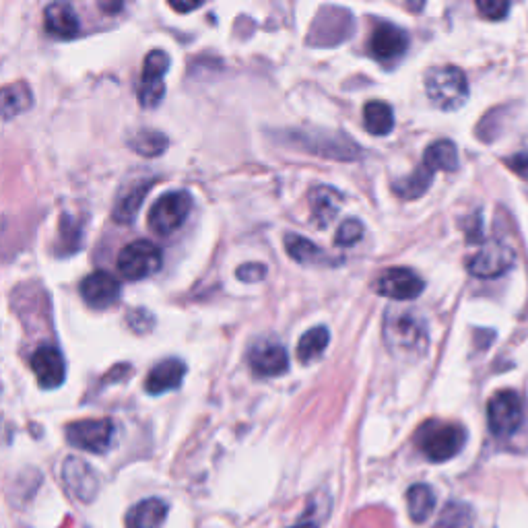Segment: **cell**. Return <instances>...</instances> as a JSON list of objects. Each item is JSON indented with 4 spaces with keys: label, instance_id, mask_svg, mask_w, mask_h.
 Returning a JSON list of instances; mask_svg holds the SVG:
<instances>
[{
    "label": "cell",
    "instance_id": "19",
    "mask_svg": "<svg viewBox=\"0 0 528 528\" xmlns=\"http://www.w3.org/2000/svg\"><path fill=\"white\" fill-rule=\"evenodd\" d=\"M165 516H168V504L159 498H151L128 510L126 526L128 528H159Z\"/></svg>",
    "mask_w": 528,
    "mask_h": 528
},
{
    "label": "cell",
    "instance_id": "8",
    "mask_svg": "<svg viewBox=\"0 0 528 528\" xmlns=\"http://www.w3.org/2000/svg\"><path fill=\"white\" fill-rule=\"evenodd\" d=\"M514 250L502 240H487L469 258V273L479 279H495L508 273L514 264Z\"/></svg>",
    "mask_w": 528,
    "mask_h": 528
},
{
    "label": "cell",
    "instance_id": "17",
    "mask_svg": "<svg viewBox=\"0 0 528 528\" xmlns=\"http://www.w3.org/2000/svg\"><path fill=\"white\" fill-rule=\"evenodd\" d=\"M44 25L50 36L58 40H73L81 29L75 9L66 3H52L44 11Z\"/></svg>",
    "mask_w": 528,
    "mask_h": 528
},
{
    "label": "cell",
    "instance_id": "26",
    "mask_svg": "<svg viewBox=\"0 0 528 528\" xmlns=\"http://www.w3.org/2000/svg\"><path fill=\"white\" fill-rule=\"evenodd\" d=\"M285 250L295 262H300V264H318L320 260H324V252L314 242L302 236L289 234L285 238Z\"/></svg>",
    "mask_w": 528,
    "mask_h": 528
},
{
    "label": "cell",
    "instance_id": "9",
    "mask_svg": "<svg viewBox=\"0 0 528 528\" xmlns=\"http://www.w3.org/2000/svg\"><path fill=\"white\" fill-rule=\"evenodd\" d=\"M170 69V56L163 50H153L147 54L143 64V75L139 83V104L143 108H155L161 104L165 95V83L163 77Z\"/></svg>",
    "mask_w": 528,
    "mask_h": 528
},
{
    "label": "cell",
    "instance_id": "3",
    "mask_svg": "<svg viewBox=\"0 0 528 528\" xmlns=\"http://www.w3.org/2000/svg\"><path fill=\"white\" fill-rule=\"evenodd\" d=\"M467 442L465 427L456 423L429 421L417 432L419 450L432 462H446L454 458Z\"/></svg>",
    "mask_w": 528,
    "mask_h": 528
},
{
    "label": "cell",
    "instance_id": "10",
    "mask_svg": "<svg viewBox=\"0 0 528 528\" xmlns=\"http://www.w3.org/2000/svg\"><path fill=\"white\" fill-rule=\"evenodd\" d=\"M374 289L380 295L390 297V300L409 302V300H415V297H419L423 293L425 283L415 271L405 269V267H394V269H386L378 275Z\"/></svg>",
    "mask_w": 528,
    "mask_h": 528
},
{
    "label": "cell",
    "instance_id": "1",
    "mask_svg": "<svg viewBox=\"0 0 528 528\" xmlns=\"http://www.w3.org/2000/svg\"><path fill=\"white\" fill-rule=\"evenodd\" d=\"M384 343L396 357L417 359L429 345L427 326L411 310L388 308L384 316Z\"/></svg>",
    "mask_w": 528,
    "mask_h": 528
},
{
    "label": "cell",
    "instance_id": "23",
    "mask_svg": "<svg viewBox=\"0 0 528 528\" xmlns=\"http://www.w3.org/2000/svg\"><path fill=\"white\" fill-rule=\"evenodd\" d=\"M363 124L374 137H386L394 128V112L384 102H368L363 108Z\"/></svg>",
    "mask_w": 528,
    "mask_h": 528
},
{
    "label": "cell",
    "instance_id": "31",
    "mask_svg": "<svg viewBox=\"0 0 528 528\" xmlns=\"http://www.w3.org/2000/svg\"><path fill=\"white\" fill-rule=\"evenodd\" d=\"M477 11L491 21H500L508 15L510 5L508 3H495V0H479L477 3Z\"/></svg>",
    "mask_w": 528,
    "mask_h": 528
},
{
    "label": "cell",
    "instance_id": "12",
    "mask_svg": "<svg viewBox=\"0 0 528 528\" xmlns=\"http://www.w3.org/2000/svg\"><path fill=\"white\" fill-rule=\"evenodd\" d=\"M62 479L69 491L83 504H91L99 491V479L85 460L69 456L62 465Z\"/></svg>",
    "mask_w": 528,
    "mask_h": 528
},
{
    "label": "cell",
    "instance_id": "33",
    "mask_svg": "<svg viewBox=\"0 0 528 528\" xmlns=\"http://www.w3.org/2000/svg\"><path fill=\"white\" fill-rule=\"evenodd\" d=\"M128 324L137 330V333H147L153 326V316L147 310H132L128 314Z\"/></svg>",
    "mask_w": 528,
    "mask_h": 528
},
{
    "label": "cell",
    "instance_id": "35",
    "mask_svg": "<svg viewBox=\"0 0 528 528\" xmlns=\"http://www.w3.org/2000/svg\"><path fill=\"white\" fill-rule=\"evenodd\" d=\"M291 528H318V524L312 522V518H306V522H300V524H295Z\"/></svg>",
    "mask_w": 528,
    "mask_h": 528
},
{
    "label": "cell",
    "instance_id": "2",
    "mask_svg": "<svg viewBox=\"0 0 528 528\" xmlns=\"http://www.w3.org/2000/svg\"><path fill=\"white\" fill-rule=\"evenodd\" d=\"M425 93L436 108L452 112L467 102L469 83L458 66H434L425 77Z\"/></svg>",
    "mask_w": 528,
    "mask_h": 528
},
{
    "label": "cell",
    "instance_id": "25",
    "mask_svg": "<svg viewBox=\"0 0 528 528\" xmlns=\"http://www.w3.org/2000/svg\"><path fill=\"white\" fill-rule=\"evenodd\" d=\"M128 145L143 157H157L168 147V137L161 135L159 130H139L128 139Z\"/></svg>",
    "mask_w": 528,
    "mask_h": 528
},
{
    "label": "cell",
    "instance_id": "15",
    "mask_svg": "<svg viewBox=\"0 0 528 528\" xmlns=\"http://www.w3.org/2000/svg\"><path fill=\"white\" fill-rule=\"evenodd\" d=\"M409 48V36L401 29L392 23H380L374 33H372V40H370V50L378 60H396L401 58Z\"/></svg>",
    "mask_w": 528,
    "mask_h": 528
},
{
    "label": "cell",
    "instance_id": "36",
    "mask_svg": "<svg viewBox=\"0 0 528 528\" xmlns=\"http://www.w3.org/2000/svg\"><path fill=\"white\" fill-rule=\"evenodd\" d=\"M99 9H102V11H120L122 9V5H106V3H102V5H99Z\"/></svg>",
    "mask_w": 528,
    "mask_h": 528
},
{
    "label": "cell",
    "instance_id": "28",
    "mask_svg": "<svg viewBox=\"0 0 528 528\" xmlns=\"http://www.w3.org/2000/svg\"><path fill=\"white\" fill-rule=\"evenodd\" d=\"M432 178L434 174L429 172L425 165H419V170H415V174H411L409 178L396 182L394 190L399 192L407 201H415V198L423 196L427 192V188L432 186Z\"/></svg>",
    "mask_w": 528,
    "mask_h": 528
},
{
    "label": "cell",
    "instance_id": "30",
    "mask_svg": "<svg viewBox=\"0 0 528 528\" xmlns=\"http://www.w3.org/2000/svg\"><path fill=\"white\" fill-rule=\"evenodd\" d=\"M363 238V225L357 219H347L341 223L337 236H335V244L337 246H353Z\"/></svg>",
    "mask_w": 528,
    "mask_h": 528
},
{
    "label": "cell",
    "instance_id": "29",
    "mask_svg": "<svg viewBox=\"0 0 528 528\" xmlns=\"http://www.w3.org/2000/svg\"><path fill=\"white\" fill-rule=\"evenodd\" d=\"M471 522V510L465 504L452 502L440 516V528H465Z\"/></svg>",
    "mask_w": 528,
    "mask_h": 528
},
{
    "label": "cell",
    "instance_id": "6",
    "mask_svg": "<svg viewBox=\"0 0 528 528\" xmlns=\"http://www.w3.org/2000/svg\"><path fill=\"white\" fill-rule=\"evenodd\" d=\"M161 269V250L149 240H137L118 254V271L124 279L141 281Z\"/></svg>",
    "mask_w": 528,
    "mask_h": 528
},
{
    "label": "cell",
    "instance_id": "13",
    "mask_svg": "<svg viewBox=\"0 0 528 528\" xmlns=\"http://www.w3.org/2000/svg\"><path fill=\"white\" fill-rule=\"evenodd\" d=\"M81 295L87 306L95 310H106L118 302L120 281L108 271H95L81 281Z\"/></svg>",
    "mask_w": 528,
    "mask_h": 528
},
{
    "label": "cell",
    "instance_id": "21",
    "mask_svg": "<svg viewBox=\"0 0 528 528\" xmlns=\"http://www.w3.org/2000/svg\"><path fill=\"white\" fill-rule=\"evenodd\" d=\"M149 190H151V184L141 182V184L132 186L126 194H122L118 198L114 211H112L114 221L122 223V225H128V223L135 221V217H137V213H139V209H141V205H143Z\"/></svg>",
    "mask_w": 528,
    "mask_h": 528
},
{
    "label": "cell",
    "instance_id": "20",
    "mask_svg": "<svg viewBox=\"0 0 528 528\" xmlns=\"http://www.w3.org/2000/svg\"><path fill=\"white\" fill-rule=\"evenodd\" d=\"M425 168L436 174V172H454L458 168V151L452 141H436L425 149L423 163Z\"/></svg>",
    "mask_w": 528,
    "mask_h": 528
},
{
    "label": "cell",
    "instance_id": "7",
    "mask_svg": "<svg viewBox=\"0 0 528 528\" xmlns=\"http://www.w3.org/2000/svg\"><path fill=\"white\" fill-rule=\"evenodd\" d=\"M114 432L112 419H83L66 427V440L79 450L104 454L114 442Z\"/></svg>",
    "mask_w": 528,
    "mask_h": 528
},
{
    "label": "cell",
    "instance_id": "11",
    "mask_svg": "<svg viewBox=\"0 0 528 528\" xmlns=\"http://www.w3.org/2000/svg\"><path fill=\"white\" fill-rule=\"evenodd\" d=\"M248 363L256 376L273 378V376H281L287 372L289 357L281 343L271 341V339H262L250 347Z\"/></svg>",
    "mask_w": 528,
    "mask_h": 528
},
{
    "label": "cell",
    "instance_id": "27",
    "mask_svg": "<svg viewBox=\"0 0 528 528\" xmlns=\"http://www.w3.org/2000/svg\"><path fill=\"white\" fill-rule=\"evenodd\" d=\"M328 341H330V333L326 326L310 328L308 333L300 339V343H297V357H300L304 363L312 361L326 349Z\"/></svg>",
    "mask_w": 528,
    "mask_h": 528
},
{
    "label": "cell",
    "instance_id": "16",
    "mask_svg": "<svg viewBox=\"0 0 528 528\" xmlns=\"http://www.w3.org/2000/svg\"><path fill=\"white\" fill-rule=\"evenodd\" d=\"M184 374H186V366L182 359H176V357L163 359L147 374L145 390L153 396L168 392V390H176L182 384Z\"/></svg>",
    "mask_w": 528,
    "mask_h": 528
},
{
    "label": "cell",
    "instance_id": "32",
    "mask_svg": "<svg viewBox=\"0 0 528 528\" xmlns=\"http://www.w3.org/2000/svg\"><path fill=\"white\" fill-rule=\"evenodd\" d=\"M267 277V267L260 262H250V264H242L238 269V279L244 283H258Z\"/></svg>",
    "mask_w": 528,
    "mask_h": 528
},
{
    "label": "cell",
    "instance_id": "14",
    "mask_svg": "<svg viewBox=\"0 0 528 528\" xmlns=\"http://www.w3.org/2000/svg\"><path fill=\"white\" fill-rule=\"evenodd\" d=\"M31 372L36 374L38 384L42 388H58L66 378V363L62 353L52 345L36 349V353L31 355Z\"/></svg>",
    "mask_w": 528,
    "mask_h": 528
},
{
    "label": "cell",
    "instance_id": "5",
    "mask_svg": "<svg viewBox=\"0 0 528 528\" xmlns=\"http://www.w3.org/2000/svg\"><path fill=\"white\" fill-rule=\"evenodd\" d=\"M487 421L493 436L498 438L514 436L524 421V407L520 396L514 390H504L491 396V401L487 405Z\"/></svg>",
    "mask_w": 528,
    "mask_h": 528
},
{
    "label": "cell",
    "instance_id": "18",
    "mask_svg": "<svg viewBox=\"0 0 528 528\" xmlns=\"http://www.w3.org/2000/svg\"><path fill=\"white\" fill-rule=\"evenodd\" d=\"M310 207L312 219L318 227L330 225L343 207V194L333 186H316L310 192Z\"/></svg>",
    "mask_w": 528,
    "mask_h": 528
},
{
    "label": "cell",
    "instance_id": "24",
    "mask_svg": "<svg viewBox=\"0 0 528 528\" xmlns=\"http://www.w3.org/2000/svg\"><path fill=\"white\" fill-rule=\"evenodd\" d=\"M33 104L31 89L25 83H13L3 89V116L5 120L15 118L17 114L29 110Z\"/></svg>",
    "mask_w": 528,
    "mask_h": 528
},
{
    "label": "cell",
    "instance_id": "34",
    "mask_svg": "<svg viewBox=\"0 0 528 528\" xmlns=\"http://www.w3.org/2000/svg\"><path fill=\"white\" fill-rule=\"evenodd\" d=\"M170 7H172L174 11H178V13H188V11L198 9L201 5H178V3H170Z\"/></svg>",
    "mask_w": 528,
    "mask_h": 528
},
{
    "label": "cell",
    "instance_id": "4",
    "mask_svg": "<svg viewBox=\"0 0 528 528\" xmlns=\"http://www.w3.org/2000/svg\"><path fill=\"white\" fill-rule=\"evenodd\" d=\"M192 211V196L186 190H174L159 196L149 209V227L157 236H172L184 225Z\"/></svg>",
    "mask_w": 528,
    "mask_h": 528
},
{
    "label": "cell",
    "instance_id": "22",
    "mask_svg": "<svg viewBox=\"0 0 528 528\" xmlns=\"http://www.w3.org/2000/svg\"><path fill=\"white\" fill-rule=\"evenodd\" d=\"M407 504H409V516L413 518V522L421 524L432 516L436 508V493L429 485L417 483L407 491Z\"/></svg>",
    "mask_w": 528,
    "mask_h": 528
}]
</instances>
